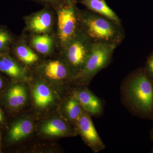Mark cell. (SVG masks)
Instances as JSON below:
<instances>
[{
  "label": "cell",
  "mask_w": 153,
  "mask_h": 153,
  "mask_svg": "<svg viewBox=\"0 0 153 153\" xmlns=\"http://www.w3.org/2000/svg\"><path fill=\"white\" fill-rule=\"evenodd\" d=\"M1 131V128H0V152H1V142H2V134Z\"/></svg>",
  "instance_id": "cb8c5ba5"
},
{
  "label": "cell",
  "mask_w": 153,
  "mask_h": 153,
  "mask_svg": "<svg viewBox=\"0 0 153 153\" xmlns=\"http://www.w3.org/2000/svg\"><path fill=\"white\" fill-rule=\"evenodd\" d=\"M25 27L22 33L29 35L55 33L56 12L49 7H43L40 10L23 18Z\"/></svg>",
  "instance_id": "8992f818"
},
{
  "label": "cell",
  "mask_w": 153,
  "mask_h": 153,
  "mask_svg": "<svg viewBox=\"0 0 153 153\" xmlns=\"http://www.w3.org/2000/svg\"><path fill=\"white\" fill-rule=\"evenodd\" d=\"M73 97L88 114L97 115L102 111V104L101 100L88 89L77 91L74 92Z\"/></svg>",
  "instance_id": "4fadbf2b"
},
{
  "label": "cell",
  "mask_w": 153,
  "mask_h": 153,
  "mask_svg": "<svg viewBox=\"0 0 153 153\" xmlns=\"http://www.w3.org/2000/svg\"><path fill=\"white\" fill-rule=\"evenodd\" d=\"M39 69L42 74L50 80L60 81L74 78L70 69L59 55L58 58L43 62Z\"/></svg>",
  "instance_id": "8fae6325"
},
{
  "label": "cell",
  "mask_w": 153,
  "mask_h": 153,
  "mask_svg": "<svg viewBox=\"0 0 153 153\" xmlns=\"http://www.w3.org/2000/svg\"><path fill=\"white\" fill-rule=\"evenodd\" d=\"M17 37L7 26L0 25V54L10 53Z\"/></svg>",
  "instance_id": "ac0fdd59"
},
{
  "label": "cell",
  "mask_w": 153,
  "mask_h": 153,
  "mask_svg": "<svg viewBox=\"0 0 153 153\" xmlns=\"http://www.w3.org/2000/svg\"><path fill=\"white\" fill-rule=\"evenodd\" d=\"M42 131L44 134L50 136H64L70 132V128L62 120L55 118L48 121L42 126Z\"/></svg>",
  "instance_id": "2e32d148"
},
{
  "label": "cell",
  "mask_w": 153,
  "mask_h": 153,
  "mask_svg": "<svg viewBox=\"0 0 153 153\" xmlns=\"http://www.w3.org/2000/svg\"><path fill=\"white\" fill-rule=\"evenodd\" d=\"M33 124L27 119H21L14 122L9 127L6 140L9 143H14L27 136L32 132Z\"/></svg>",
  "instance_id": "5bb4252c"
},
{
  "label": "cell",
  "mask_w": 153,
  "mask_h": 153,
  "mask_svg": "<svg viewBox=\"0 0 153 153\" xmlns=\"http://www.w3.org/2000/svg\"><path fill=\"white\" fill-rule=\"evenodd\" d=\"M10 54L26 68L38 64L41 57L34 51L22 35L18 36Z\"/></svg>",
  "instance_id": "9c48e42d"
},
{
  "label": "cell",
  "mask_w": 153,
  "mask_h": 153,
  "mask_svg": "<svg viewBox=\"0 0 153 153\" xmlns=\"http://www.w3.org/2000/svg\"><path fill=\"white\" fill-rule=\"evenodd\" d=\"M33 97L36 105L41 108L47 106L53 100L51 90L46 84L42 82L36 84L33 91Z\"/></svg>",
  "instance_id": "e0dca14e"
},
{
  "label": "cell",
  "mask_w": 153,
  "mask_h": 153,
  "mask_svg": "<svg viewBox=\"0 0 153 153\" xmlns=\"http://www.w3.org/2000/svg\"><path fill=\"white\" fill-rule=\"evenodd\" d=\"M6 122V117L4 111L2 108L0 106V128L1 126L4 125Z\"/></svg>",
  "instance_id": "603a6c76"
},
{
  "label": "cell",
  "mask_w": 153,
  "mask_h": 153,
  "mask_svg": "<svg viewBox=\"0 0 153 153\" xmlns=\"http://www.w3.org/2000/svg\"><path fill=\"white\" fill-rule=\"evenodd\" d=\"M65 111L68 118L76 123L84 111L79 102L74 97L66 102Z\"/></svg>",
  "instance_id": "d6986e66"
},
{
  "label": "cell",
  "mask_w": 153,
  "mask_h": 153,
  "mask_svg": "<svg viewBox=\"0 0 153 153\" xmlns=\"http://www.w3.org/2000/svg\"><path fill=\"white\" fill-rule=\"evenodd\" d=\"M126 86L127 98L133 106L145 112L152 109L153 87L147 76L143 74L135 75Z\"/></svg>",
  "instance_id": "277c9868"
},
{
  "label": "cell",
  "mask_w": 153,
  "mask_h": 153,
  "mask_svg": "<svg viewBox=\"0 0 153 153\" xmlns=\"http://www.w3.org/2000/svg\"><path fill=\"white\" fill-rule=\"evenodd\" d=\"M117 47L112 44L93 43L84 67L75 79L82 82H90L96 74L108 66Z\"/></svg>",
  "instance_id": "5b68a950"
},
{
  "label": "cell",
  "mask_w": 153,
  "mask_h": 153,
  "mask_svg": "<svg viewBox=\"0 0 153 153\" xmlns=\"http://www.w3.org/2000/svg\"><path fill=\"white\" fill-rule=\"evenodd\" d=\"M77 4V0H65L55 10L57 18L55 36L58 53L80 31L79 9Z\"/></svg>",
  "instance_id": "7a4b0ae2"
},
{
  "label": "cell",
  "mask_w": 153,
  "mask_h": 153,
  "mask_svg": "<svg viewBox=\"0 0 153 153\" xmlns=\"http://www.w3.org/2000/svg\"><path fill=\"white\" fill-rule=\"evenodd\" d=\"M77 3L85 6L88 10L99 14L112 20L118 25H121L119 17L114 11L111 8L105 0H79Z\"/></svg>",
  "instance_id": "9a60e30c"
},
{
  "label": "cell",
  "mask_w": 153,
  "mask_h": 153,
  "mask_svg": "<svg viewBox=\"0 0 153 153\" xmlns=\"http://www.w3.org/2000/svg\"><path fill=\"white\" fill-rule=\"evenodd\" d=\"M29 45L41 57H51L58 54L55 33L29 35L22 33Z\"/></svg>",
  "instance_id": "52a82bcc"
},
{
  "label": "cell",
  "mask_w": 153,
  "mask_h": 153,
  "mask_svg": "<svg viewBox=\"0 0 153 153\" xmlns=\"http://www.w3.org/2000/svg\"><path fill=\"white\" fill-rule=\"evenodd\" d=\"M24 1L34 2L41 5L43 7H49L55 10L62 3L64 2L65 0H24Z\"/></svg>",
  "instance_id": "ffe728a7"
},
{
  "label": "cell",
  "mask_w": 153,
  "mask_h": 153,
  "mask_svg": "<svg viewBox=\"0 0 153 153\" xmlns=\"http://www.w3.org/2000/svg\"><path fill=\"white\" fill-rule=\"evenodd\" d=\"M76 123L80 134L94 152H98L104 149L105 146L88 113L84 111Z\"/></svg>",
  "instance_id": "ba28073f"
},
{
  "label": "cell",
  "mask_w": 153,
  "mask_h": 153,
  "mask_svg": "<svg viewBox=\"0 0 153 153\" xmlns=\"http://www.w3.org/2000/svg\"><path fill=\"white\" fill-rule=\"evenodd\" d=\"M80 30L92 43L119 46L125 38L121 25L85 10H79Z\"/></svg>",
  "instance_id": "6da1fadb"
},
{
  "label": "cell",
  "mask_w": 153,
  "mask_h": 153,
  "mask_svg": "<svg viewBox=\"0 0 153 153\" xmlns=\"http://www.w3.org/2000/svg\"><path fill=\"white\" fill-rule=\"evenodd\" d=\"M0 73L13 80H21L27 76L28 69L9 53L0 54Z\"/></svg>",
  "instance_id": "7c38bea8"
},
{
  "label": "cell",
  "mask_w": 153,
  "mask_h": 153,
  "mask_svg": "<svg viewBox=\"0 0 153 153\" xmlns=\"http://www.w3.org/2000/svg\"><path fill=\"white\" fill-rule=\"evenodd\" d=\"M7 86L6 79L0 73V95Z\"/></svg>",
  "instance_id": "44dd1931"
},
{
  "label": "cell",
  "mask_w": 153,
  "mask_h": 153,
  "mask_svg": "<svg viewBox=\"0 0 153 153\" xmlns=\"http://www.w3.org/2000/svg\"><path fill=\"white\" fill-rule=\"evenodd\" d=\"M27 97L24 85L20 83H12L0 95V105L4 106L10 111L15 110L25 104Z\"/></svg>",
  "instance_id": "30bf717a"
},
{
  "label": "cell",
  "mask_w": 153,
  "mask_h": 153,
  "mask_svg": "<svg viewBox=\"0 0 153 153\" xmlns=\"http://www.w3.org/2000/svg\"><path fill=\"white\" fill-rule=\"evenodd\" d=\"M93 43L80 30L58 52V55L70 69L75 79L82 71Z\"/></svg>",
  "instance_id": "3957f363"
},
{
  "label": "cell",
  "mask_w": 153,
  "mask_h": 153,
  "mask_svg": "<svg viewBox=\"0 0 153 153\" xmlns=\"http://www.w3.org/2000/svg\"><path fill=\"white\" fill-rule=\"evenodd\" d=\"M147 68L149 74L153 76V55L148 59L147 63Z\"/></svg>",
  "instance_id": "7402d4cb"
}]
</instances>
